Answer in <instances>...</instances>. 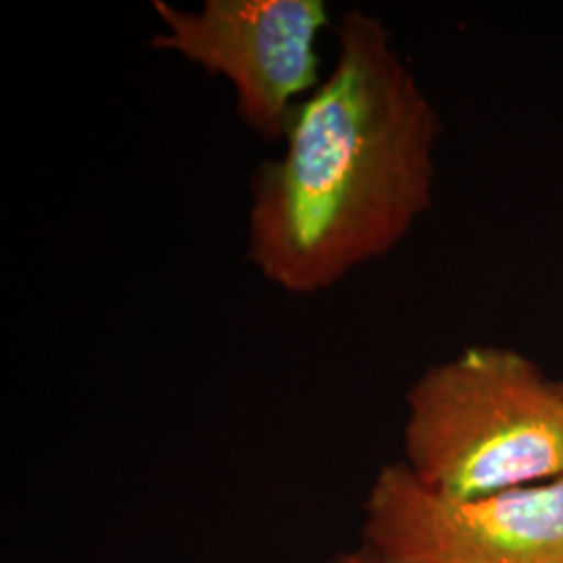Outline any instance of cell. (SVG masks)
<instances>
[{
	"mask_svg": "<svg viewBox=\"0 0 563 563\" xmlns=\"http://www.w3.org/2000/svg\"><path fill=\"white\" fill-rule=\"evenodd\" d=\"M330 76L295 107L278 159L251 178L249 260L286 295H318L390 255L434 202L443 120L362 9L336 25Z\"/></svg>",
	"mask_w": 563,
	"mask_h": 563,
	"instance_id": "1",
	"label": "cell"
},
{
	"mask_svg": "<svg viewBox=\"0 0 563 563\" xmlns=\"http://www.w3.org/2000/svg\"><path fill=\"white\" fill-rule=\"evenodd\" d=\"M562 384H563V380H562Z\"/></svg>",
	"mask_w": 563,
	"mask_h": 563,
	"instance_id": "6",
	"label": "cell"
},
{
	"mask_svg": "<svg viewBox=\"0 0 563 563\" xmlns=\"http://www.w3.org/2000/svg\"><path fill=\"white\" fill-rule=\"evenodd\" d=\"M328 563H384L374 551H369L365 544L357 551H349V553H341L334 560Z\"/></svg>",
	"mask_w": 563,
	"mask_h": 563,
	"instance_id": "5",
	"label": "cell"
},
{
	"mask_svg": "<svg viewBox=\"0 0 563 563\" xmlns=\"http://www.w3.org/2000/svg\"><path fill=\"white\" fill-rule=\"evenodd\" d=\"M163 32L151 46L178 53L232 84L242 123L284 142L295 99L320 86L316 42L330 23L323 0H205L188 11L153 0Z\"/></svg>",
	"mask_w": 563,
	"mask_h": 563,
	"instance_id": "4",
	"label": "cell"
},
{
	"mask_svg": "<svg viewBox=\"0 0 563 563\" xmlns=\"http://www.w3.org/2000/svg\"><path fill=\"white\" fill-rule=\"evenodd\" d=\"M402 465L446 497L563 476V384L522 351L474 344L405 395Z\"/></svg>",
	"mask_w": 563,
	"mask_h": 563,
	"instance_id": "2",
	"label": "cell"
},
{
	"mask_svg": "<svg viewBox=\"0 0 563 563\" xmlns=\"http://www.w3.org/2000/svg\"><path fill=\"white\" fill-rule=\"evenodd\" d=\"M363 511L365 547L386 563H563V476L446 497L388 463Z\"/></svg>",
	"mask_w": 563,
	"mask_h": 563,
	"instance_id": "3",
	"label": "cell"
},
{
	"mask_svg": "<svg viewBox=\"0 0 563 563\" xmlns=\"http://www.w3.org/2000/svg\"><path fill=\"white\" fill-rule=\"evenodd\" d=\"M384 563H386V562H384Z\"/></svg>",
	"mask_w": 563,
	"mask_h": 563,
	"instance_id": "7",
	"label": "cell"
}]
</instances>
